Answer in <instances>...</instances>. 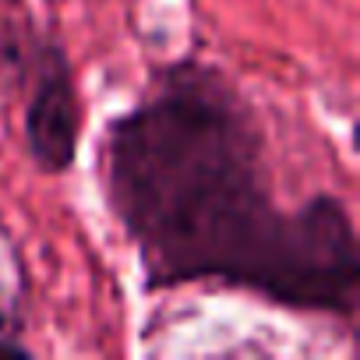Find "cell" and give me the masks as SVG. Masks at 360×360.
<instances>
[{"instance_id": "obj_1", "label": "cell", "mask_w": 360, "mask_h": 360, "mask_svg": "<svg viewBox=\"0 0 360 360\" xmlns=\"http://www.w3.org/2000/svg\"><path fill=\"white\" fill-rule=\"evenodd\" d=\"M103 202L148 293L244 290L269 307L356 318L360 240L346 202H276L269 138L251 99L198 57L148 71L99 141Z\"/></svg>"}, {"instance_id": "obj_2", "label": "cell", "mask_w": 360, "mask_h": 360, "mask_svg": "<svg viewBox=\"0 0 360 360\" xmlns=\"http://www.w3.org/2000/svg\"><path fill=\"white\" fill-rule=\"evenodd\" d=\"M85 131V103L75 64L57 39H39L32 57V89L22 117V138L32 166L46 176H64L78 159Z\"/></svg>"}, {"instance_id": "obj_3", "label": "cell", "mask_w": 360, "mask_h": 360, "mask_svg": "<svg viewBox=\"0 0 360 360\" xmlns=\"http://www.w3.org/2000/svg\"><path fill=\"white\" fill-rule=\"evenodd\" d=\"M0 356H11V360H32V349L8 328H0Z\"/></svg>"}, {"instance_id": "obj_4", "label": "cell", "mask_w": 360, "mask_h": 360, "mask_svg": "<svg viewBox=\"0 0 360 360\" xmlns=\"http://www.w3.org/2000/svg\"><path fill=\"white\" fill-rule=\"evenodd\" d=\"M0 328H4V325H0ZM8 332H11V328H8Z\"/></svg>"}]
</instances>
